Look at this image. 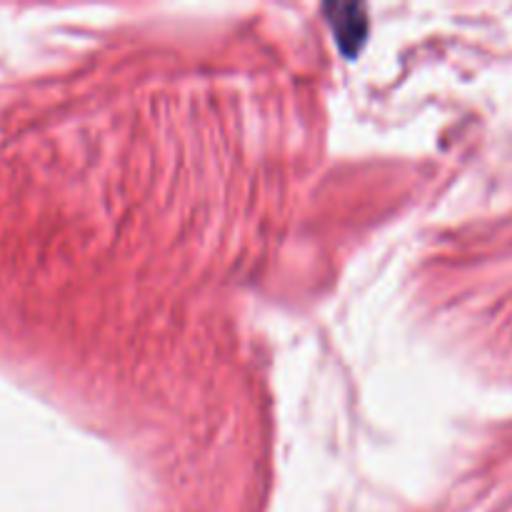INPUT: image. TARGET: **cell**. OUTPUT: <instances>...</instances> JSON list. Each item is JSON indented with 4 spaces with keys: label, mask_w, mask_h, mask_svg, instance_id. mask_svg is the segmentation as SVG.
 Wrapping results in <instances>:
<instances>
[{
    "label": "cell",
    "mask_w": 512,
    "mask_h": 512,
    "mask_svg": "<svg viewBox=\"0 0 512 512\" xmlns=\"http://www.w3.org/2000/svg\"><path fill=\"white\" fill-rule=\"evenodd\" d=\"M330 25L338 38L343 53L353 55L358 53L363 45L365 33H368V23H365V10L360 5H330Z\"/></svg>",
    "instance_id": "6da1fadb"
}]
</instances>
